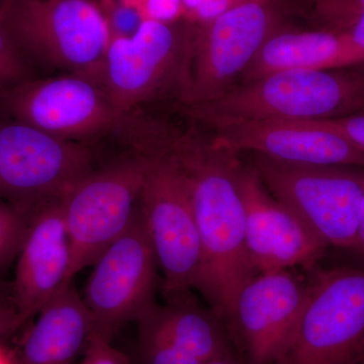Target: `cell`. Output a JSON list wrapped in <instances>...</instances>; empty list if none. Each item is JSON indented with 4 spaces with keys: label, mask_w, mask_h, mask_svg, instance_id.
<instances>
[{
    "label": "cell",
    "mask_w": 364,
    "mask_h": 364,
    "mask_svg": "<svg viewBox=\"0 0 364 364\" xmlns=\"http://www.w3.org/2000/svg\"><path fill=\"white\" fill-rule=\"evenodd\" d=\"M353 250L364 254V193L359 208L358 235Z\"/></svg>",
    "instance_id": "83f0119b"
},
{
    "label": "cell",
    "mask_w": 364,
    "mask_h": 364,
    "mask_svg": "<svg viewBox=\"0 0 364 364\" xmlns=\"http://www.w3.org/2000/svg\"><path fill=\"white\" fill-rule=\"evenodd\" d=\"M267 0H248L210 20L189 21L188 57L176 107L205 104L240 81L274 33Z\"/></svg>",
    "instance_id": "9c48e42d"
},
{
    "label": "cell",
    "mask_w": 364,
    "mask_h": 364,
    "mask_svg": "<svg viewBox=\"0 0 364 364\" xmlns=\"http://www.w3.org/2000/svg\"><path fill=\"white\" fill-rule=\"evenodd\" d=\"M202 129V128H200ZM188 188L203 248L196 289L225 326L239 291L254 277L245 250V205L239 186L240 154L193 124L165 145Z\"/></svg>",
    "instance_id": "6da1fadb"
},
{
    "label": "cell",
    "mask_w": 364,
    "mask_h": 364,
    "mask_svg": "<svg viewBox=\"0 0 364 364\" xmlns=\"http://www.w3.org/2000/svg\"><path fill=\"white\" fill-rule=\"evenodd\" d=\"M30 219L11 203L0 198V279L18 259Z\"/></svg>",
    "instance_id": "ffe728a7"
},
{
    "label": "cell",
    "mask_w": 364,
    "mask_h": 364,
    "mask_svg": "<svg viewBox=\"0 0 364 364\" xmlns=\"http://www.w3.org/2000/svg\"><path fill=\"white\" fill-rule=\"evenodd\" d=\"M4 105L16 121L81 143L112 135L129 146L142 128L145 114L124 112L97 82L77 74L7 88Z\"/></svg>",
    "instance_id": "5b68a950"
},
{
    "label": "cell",
    "mask_w": 364,
    "mask_h": 364,
    "mask_svg": "<svg viewBox=\"0 0 364 364\" xmlns=\"http://www.w3.org/2000/svg\"><path fill=\"white\" fill-rule=\"evenodd\" d=\"M146 158L132 156L90 172L62 198L70 244L71 279L98 258L131 226L139 210Z\"/></svg>",
    "instance_id": "8fae6325"
},
{
    "label": "cell",
    "mask_w": 364,
    "mask_h": 364,
    "mask_svg": "<svg viewBox=\"0 0 364 364\" xmlns=\"http://www.w3.org/2000/svg\"><path fill=\"white\" fill-rule=\"evenodd\" d=\"M207 131L239 154L264 155L291 164L364 169L363 151L317 121L264 119L223 124Z\"/></svg>",
    "instance_id": "9a60e30c"
},
{
    "label": "cell",
    "mask_w": 364,
    "mask_h": 364,
    "mask_svg": "<svg viewBox=\"0 0 364 364\" xmlns=\"http://www.w3.org/2000/svg\"><path fill=\"white\" fill-rule=\"evenodd\" d=\"M25 55L0 25V87L11 88L28 80Z\"/></svg>",
    "instance_id": "44dd1931"
},
{
    "label": "cell",
    "mask_w": 364,
    "mask_h": 364,
    "mask_svg": "<svg viewBox=\"0 0 364 364\" xmlns=\"http://www.w3.org/2000/svg\"><path fill=\"white\" fill-rule=\"evenodd\" d=\"M92 267L83 301L92 317L93 331L112 339L156 303L157 261L140 208L128 230Z\"/></svg>",
    "instance_id": "7c38bea8"
},
{
    "label": "cell",
    "mask_w": 364,
    "mask_h": 364,
    "mask_svg": "<svg viewBox=\"0 0 364 364\" xmlns=\"http://www.w3.org/2000/svg\"><path fill=\"white\" fill-rule=\"evenodd\" d=\"M248 0H183L184 13L191 21L210 20Z\"/></svg>",
    "instance_id": "cb8c5ba5"
},
{
    "label": "cell",
    "mask_w": 364,
    "mask_h": 364,
    "mask_svg": "<svg viewBox=\"0 0 364 364\" xmlns=\"http://www.w3.org/2000/svg\"><path fill=\"white\" fill-rule=\"evenodd\" d=\"M0 304H14L11 284L2 279H0Z\"/></svg>",
    "instance_id": "f1b7e54d"
},
{
    "label": "cell",
    "mask_w": 364,
    "mask_h": 364,
    "mask_svg": "<svg viewBox=\"0 0 364 364\" xmlns=\"http://www.w3.org/2000/svg\"><path fill=\"white\" fill-rule=\"evenodd\" d=\"M309 277L294 269L254 275L237 296L226 323L243 364H272L293 336L308 294Z\"/></svg>",
    "instance_id": "4fadbf2b"
},
{
    "label": "cell",
    "mask_w": 364,
    "mask_h": 364,
    "mask_svg": "<svg viewBox=\"0 0 364 364\" xmlns=\"http://www.w3.org/2000/svg\"><path fill=\"white\" fill-rule=\"evenodd\" d=\"M344 33L351 44L364 54V9H361L358 20L352 26L351 30Z\"/></svg>",
    "instance_id": "4316f807"
},
{
    "label": "cell",
    "mask_w": 364,
    "mask_h": 364,
    "mask_svg": "<svg viewBox=\"0 0 364 364\" xmlns=\"http://www.w3.org/2000/svg\"><path fill=\"white\" fill-rule=\"evenodd\" d=\"M364 359V269H310L305 305L272 364H360Z\"/></svg>",
    "instance_id": "8992f818"
},
{
    "label": "cell",
    "mask_w": 364,
    "mask_h": 364,
    "mask_svg": "<svg viewBox=\"0 0 364 364\" xmlns=\"http://www.w3.org/2000/svg\"><path fill=\"white\" fill-rule=\"evenodd\" d=\"M360 364H364V359H363V363H361Z\"/></svg>",
    "instance_id": "d6a6232c"
},
{
    "label": "cell",
    "mask_w": 364,
    "mask_h": 364,
    "mask_svg": "<svg viewBox=\"0 0 364 364\" xmlns=\"http://www.w3.org/2000/svg\"><path fill=\"white\" fill-rule=\"evenodd\" d=\"M146 158L141 189V215L166 298L196 289L203 267V248L188 188L165 145L141 152Z\"/></svg>",
    "instance_id": "ba28073f"
},
{
    "label": "cell",
    "mask_w": 364,
    "mask_h": 364,
    "mask_svg": "<svg viewBox=\"0 0 364 364\" xmlns=\"http://www.w3.org/2000/svg\"><path fill=\"white\" fill-rule=\"evenodd\" d=\"M189 21L144 20L128 36L112 37L91 80L127 112L159 102L176 105L183 85Z\"/></svg>",
    "instance_id": "3957f363"
},
{
    "label": "cell",
    "mask_w": 364,
    "mask_h": 364,
    "mask_svg": "<svg viewBox=\"0 0 364 364\" xmlns=\"http://www.w3.org/2000/svg\"><path fill=\"white\" fill-rule=\"evenodd\" d=\"M205 364H243L240 360V358L237 355L236 352H232V353L227 354V355L221 356L213 359V360L208 361Z\"/></svg>",
    "instance_id": "f546056e"
},
{
    "label": "cell",
    "mask_w": 364,
    "mask_h": 364,
    "mask_svg": "<svg viewBox=\"0 0 364 364\" xmlns=\"http://www.w3.org/2000/svg\"><path fill=\"white\" fill-rule=\"evenodd\" d=\"M11 282L21 327L69 284L71 251L62 200L39 208L31 217Z\"/></svg>",
    "instance_id": "2e32d148"
},
{
    "label": "cell",
    "mask_w": 364,
    "mask_h": 364,
    "mask_svg": "<svg viewBox=\"0 0 364 364\" xmlns=\"http://www.w3.org/2000/svg\"><path fill=\"white\" fill-rule=\"evenodd\" d=\"M112 342L109 337L93 331L81 364H131L124 354L112 346Z\"/></svg>",
    "instance_id": "7402d4cb"
},
{
    "label": "cell",
    "mask_w": 364,
    "mask_h": 364,
    "mask_svg": "<svg viewBox=\"0 0 364 364\" xmlns=\"http://www.w3.org/2000/svg\"><path fill=\"white\" fill-rule=\"evenodd\" d=\"M361 4V9H364V0H359Z\"/></svg>",
    "instance_id": "1f68e13d"
},
{
    "label": "cell",
    "mask_w": 364,
    "mask_h": 364,
    "mask_svg": "<svg viewBox=\"0 0 364 364\" xmlns=\"http://www.w3.org/2000/svg\"><path fill=\"white\" fill-rule=\"evenodd\" d=\"M138 331L162 340L203 364L235 352L226 326L212 309H203L188 293L155 303L136 321Z\"/></svg>",
    "instance_id": "e0dca14e"
},
{
    "label": "cell",
    "mask_w": 364,
    "mask_h": 364,
    "mask_svg": "<svg viewBox=\"0 0 364 364\" xmlns=\"http://www.w3.org/2000/svg\"><path fill=\"white\" fill-rule=\"evenodd\" d=\"M92 170L87 144L16 119L0 124V198L28 219L48 203L62 200Z\"/></svg>",
    "instance_id": "30bf717a"
},
{
    "label": "cell",
    "mask_w": 364,
    "mask_h": 364,
    "mask_svg": "<svg viewBox=\"0 0 364 364\" xmlns=\"http://www.w3.org/2000/svg\"><path fill=\"white\" fill-rule=\"evenodd\" d=\"M184 11L183 0H149L146 20L174 21Z\"/></svg>",
    "instance_id": "d4e9b609"
},
{
    "label": "cell",
    "mask_w": 364,
    "mask_h": 364,
    "mask_svg": "<svg viewBox=\"0 0 364 364\" xmlns=\"http://www.w3.org/2000/svg\"><path fill=\"white\" fill-rule=\"evenodd\" d=\"M239 186L245 205V250L253 274L312 269L328 246L284 203L273 198L252 164L242 163Z\"/></svg>",
    "instance_id": "5bb4252c"
},
{
    "label": "cell",
    "mask_w": 364,
    "mask_h": 364,
    "mask_svg": "<svg viewBox=\"0 0 364 364\" xmlns=\"http://www.w3.org/2000/svg\"><path fill=\"white\" fill-rule=\"evenodd\" d=\"M364 63V54L344 33L274 32L238 83L291 69H342ZM237 83V85H238Z\"/></svg>",
    "instance_id": "d6986e66"
},
{
    "label": "cell",
    "mask_w": 364,
    "mask_h": 364,
    "mask_svg": "<svg viewBox=\"0 0 364 364\" xmlns=\"http://www.w3.org/2000/svg\"><path fill=\"white\" fill-rule=\"evenodd\" d=\"M318 123L342 134L364 152V112L335 119H315Z\"/></svg>",
    "instance_id": "603a6c76"
},
{
    "label": "cell",
    "mask_w": 364,
    "mask_h": 364,
    "mask_svg": "<svg viewBox=\"0 0 364 364\" xmlns=\"http://www.w3.org/2000/svg\"><path fill=\"white\" fill-rule=\"evenodd\" d=\"M251 164L273 198L293 210L326 245L353 250L363 168L291 164L260 154H253Z\"/></svg>",
    "instance_id": "52a82bcc"
},
{
    "label": "cell",
    "mask_w": 364,
    "mask_h": 364,
    "mask_svg": "<svg viewBox=\"0 0 364 364\" xmlns=\"http://www.w3.org/2000/svg\"><path fill=\"white\" fill-rule=\"evenodd\" d=\"M21 325L14 304H0V343L11 337Z\"/></svg>",
    "instance_id": "484cf974"
},
{
    "label": "cell",
    "mask_w": 364,
    "mask_h": 364,
    "mask_svg": "<svg viewBox=\"0 0 364 364\" xmlns=\"http://www.w3.org/2000/svg\"><path fill=\"white\" fill-rule=\"evenodd\" d=\"M0 25L23 55L90 79L112 39L109 21L92 0H6Z\"/></svg>",
    "instance_id": "277c9868"
},
{
    "label": "cell",
    "mask_w": 364,
    "mask_h": 364,
    "mask_svg": "<svg viewBox=\"0 0 364 364\" xmlns=\"http://www.w3.org/2000/svg\"><path fill=\"white\" fill-rule=\"evenodd\" d=\"M210 130L242 122L315 121L364 112V74L340 69H291L238 83L219 97L177 107Z\"/></svg>",
    "instance_id": "7a4b0ae2"
},
{
    "label": "cell",
    "mask_w": 364,
    "mask_h": 364,
    "mask_svg": "<svg viewBox=\"0 0 364 364\" xmlns=\"http://www.w3.org/2000/svg\"><path fill=\"white\" fill-rule=\"evenodd\" d=\"M0 364H16V354L7 350L4 343H0Z\"/></svg>",
    "instance_id": "4dcf8cb0"
},
{
    "label": "cell",
    "mask_w": 364,
    "mask_h": 364,
    "mask_svg": "<svg viewBox=\"0 0 364 364\" xmlns=\"http://www.w3.org/2000/svg\"><path fill=\"white\" fill-rule=\"evenodd\" d=\"M92 332V317L71 282L38 314L14 353L16 364H74Z\"/></svg>",
    "instance_id": "ac0fdd59"
}]
</instances>
